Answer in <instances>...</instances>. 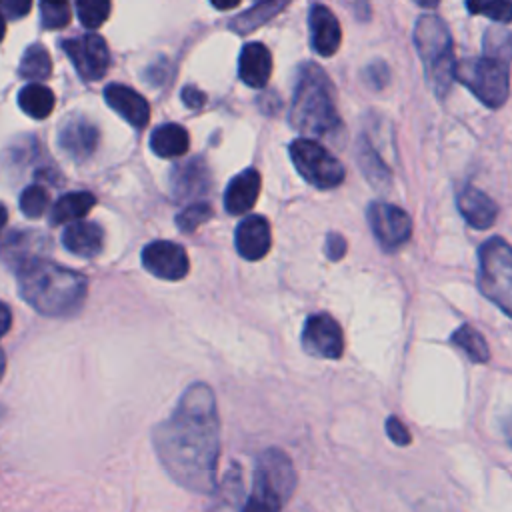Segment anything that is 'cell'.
Returning <instances> with one entry per match:
<instances>
[{
  "instance_id": "30",
  "label": "cell",
  "mask_w": 512,
  "mask_h": 512,
  "mask_svg": "<svg viewBox=\"0 0 512 512\" xmlns=\"http://www.w3.org/2000/svg\"><path fill=\"white\" fill-rule=\"evenodd\" d=\"M358 164L362 168V172L366 174V178L374 184V186H388L390 184V172L384 166L380 154L372 148L370 142H366L364 138L358 142Z\"/></svg>"
},
{
  "instance_id": "35",
  "label": "cell",
  "mask_w": 512,
  "mask_h": 512,
  "mask_svg": "<svg viewBox=\"0 0 512 512\" xmlns=\"http://www.w3.org/2000/svg\"><path fill=\"white\" fill-rule=\"evenodd\" d=\"M210 218H212V206L206 204V202H194V204L186 206L182 212H178L176 226L182 232L190 234V232H194L200 224H204Z\"/></svg>"
},
{
  "instance_id": "48",
  "label": "cell",
  "mask_w": 512,
  "mask_h": 512,
  "mask_svg": "<svg viewBox=\"0 0 512 512\" xmlns=\"http://www.w3.org/2000/svg\"><path fill=\"white\" fill-rule=\"evenodd\" d=\"M4 34H6V20H4V16L0 14V42L4 40Z\"/></svg>"
},
{
  "instance_id": "45",
  "label": "cell",
  "mask_w": 512,
  "mask_h": 512,
  "mask_svg": "<svg viewBox=\"0 0 512 512\" xmlns=\"http://www.w3.org/2000/svg\"><path fill=\"white\" fill-rule=\"evenodd\" d=\"M414 2L422 8H436L438 6V0H414Z\"/></svg>"
},
{
  "instance_id": "39",
  "label": "cell",
  "mask_w": 512,
  "mask_h": 512,
  "mask_svg": "<svg viewBox=\"0 0 512 512\" xmlns=\"http://www.w3.org/2000/svg\"><path fill=\"white\" fill-rule=\"evenodd\" d=\"M324 252L330 260H340L344 254H346V240L342 234L338 232H330L326 236V244H324Z\"/></svg>"
},
{
  "instance_id": "1",
  "label": "cell",
  "mask_w": 512,
  "mask_h": 512,
  "mask_svg": "<svg viewBox=\"0 0 512 512\" xmlns=\"http://www.w3.org/2000/svg\"><path fill=\"white\" fill-rule=\"evenodd\" d=\"M154 452L168 476L186 490L212 494L220 458V418L212 388L190 384L172 414L152 430Z\"/></svg>"
},
{
  "instance_id": "9",
  "label": "cell",
  "mask_w": 512,
  "mask_h": 512,
  "mask_svg": "<svg viewBox=\"0 0 512 512\" xmlns=\"http://www.w3.org/2000/svg\"><path fill=\"white\" fill-rule=\"evenodd\" d=\"M366 216L374 238L386 252L398 250L412 236V220L408 212L396 204L376 200L368 206Z\"/></svg>"
},
{
  "instance_id": "28",
  "label": "cell",
  "mask_w": 512,
  "mask_h": 512,
  "mask_svg": "<svg viewBox=\"0 0 512 512\" xmlns=\"http://www.w3.org/2000/svg\"><path fill=\"white\" fill-rule=\"evenodd\" d=\"M452 344L456 348H460L472 362L476 364H484L490 360V348H488V342L486 338L476 330L472 328L470 324H462L458 326L452 336H450Z\"/></svg>"
},
{
  "instance_id": "42",
  "label": "cell",
  "mask_w": 512,
  "mask_h": 512,
  "mask_svg": "<svg viewBox=\"0 0 512 512\" xmlns=\"http://www.w3.org/2000/svg\"><path fill=\"white\" fill-rule=\"evenodd\" d=\"M10 326H12V312H10L8 304H4L0 300V338L10 330Z\"/></svg>"
},
{
  "instance_id": "33",
  "label": "cell",
  "mask_w": 512,
  "mask_h": 512,
  "mask_svg": "<svg viewBox=\"0 0 512 512\" xmlns=\"http://www.w3.org/2000/svg\"><path fill=\"white\" fill-rule=\"evenodd\" d=\"M466 8L502 24L512 22V0H466Z\"/></svg>"
},
{
  "instance_id": "29",
  "label": "cell",
  "mask_w": 512,
  "mask_h": 512,
  "mask_svg": "<svg viewBox=\"0 0 512 512\" xmlns=\"http://www.w3.org/2000/svg\"><path fill=\"white\" fill-rule=\"evenodd\" d=\"M52 72V60L48 50L42 44H32L22 54L18 74L24 80H44Z\"/></svg>"
},
{
  "instance_id": "26",
  "label": "cell",
  "mask_w": 512,
  "mask_h": 512,
  "mask_svg": "<svg viewBox=\"0 0 512 512\" xmlns=\"http://www.w3.org/2000/svg\"><path fill=\"white\" fill-rule=\"evenodd\" d=\"M56 104V96L54 92L38 82L26 84L20 92H18V106L22 108V112H26L30 118L42 120L46 116H50V112L54 110Z\"/></svg>"
},
{
  "instance_id": "16",
  "label": "cell",
  "mask_w": 512,
  "mask_h": 512,
  "mask_svg": "<svg viewBox=\"0 0 512 512\" xmlns=\"http://www.w3.org/2000/svg\"><path fill=\"white\" fill-rule=\"evenodd\" d=\"M260 184H262V178H260L258 170H254V168H246L240 174H236L228 182L226 192H224L226 212L232 216L246 214L258 200Z\"/></svg>"
},
{
  "instance_id": "44",
  "label": "cell",
  "mask_w": 512,
  "mask_h": 512,
  "mask_svg": "<svg viewBox=\"0 0 512 512\" xmlns=\"http://www.w3.org/2000/svg\"><path fill=\"white\" fill-rule=\"evenodd\" d=\"M502 432H504L508 444L512 446V414H508V416L504 418V422H502Z\"/></svg>"
},
{
  "instance_id": "19",
  "label": "cell",
  "mask_w": 512,
  "mask_h": 512,
  "mask_svg": "<svg viewBox=\"0 0 512 512\" xmlns=\"http://www.w3.org/2000/svg\"><path fill=\"white\" fill-rule=\"evenodd\" d=\"M310 40L320 56H332L342 42L340 22L326 6H314L310 12Z\"/></svg>"
},
{
  "instance_id": "36",
  "label": "cell",
  "mask_w": 512,
  "mask_h": 512,
  "mask_svg": "<svg viewBox=\"0 0 512 512\" xmlns=\"http://www.w3.org/2000/svg\"><path fill=\"white\" fill-rule=\"evenodd\" d=\"M484 54L512 60V34L504 28H488L484 36Z\"/></svg>"
},
{
  "instance_id": "23",
  "label": "cell",
  "mask_w": 512,
  "mask_h": 512,
  "mask_svg": "<svg viewBox=\"0 0 512 512\" xmlns=\"http://www.w3.org/2000/svg\"><path fill=\"white\" fill-rule=\"evenodd\" d=\"M188 132L180 124H160L150 136V148L160 158H178L188 152Z\"/></svg>"
},
{
  "instance_id": "38",
  "label": "cell",
  "mask_w": 512,
  "mask_h": 512,
  "mask_svg": "<svg viewBox=\"0 0 512 512\" xmlns=\"http://www.w3.org/2000/svg\"><path fill=\"white\" fill-rule=\"evenodd\" d=\"M32 8V0H0V14L8 20H18L26 16Z\"/></svg>"
},
{
  "instance_id": "13",
  "label": "cell",
  "mask_w": 512,
  "mask_h": 512,
  "mask_svg": "<svg viewBox=\"0 0 512 512\" xmlns=\"http://www.w3.org/2000/svg\"><path fill=\"white\" fill-rule=\"evenodd\" d=\"M234 244L244 260H260L268 254L272 244L270 224L264 216H246L234 234Z\"/></svg>"
},
{
  "instance_id": "18",
  "label": "cell",
  "mask_w": 512,
  "mask_h": 512,
  "mask_svg": "<svg viewBox=\"0 0 512 512\" xmlns=\"http://www.w3.org/2000/svg\"><path fill=\"white\" fill-rule=\"evenodd\" d=\"M238 74L250 88H264L272 74V54L262 42H248L238 60Z\"/></svg>"
},
{
  "instance_id": "15",
  "label": "cell",
  "mask_w": 512,
  "mask_h": 512,
  "mask_svg": "<svg viewBox=\"0 0 512 512\" xmlns=\"http://www.w3.org/2000/svg\"><path fill=\"white\" fill-rule=\"evenodd\" d=\"M456 206L462 218L466 220L468 226L476 230H486L494 224L498 216V206L496 202L484 194L482 190L474 186H464L458 196H456Z\"/></svg>"
},
{
  "instance_id": "10",
  "label": "cell",
  "mask_w": 512,
  "mask_h": 512,
  "mask_svg": "<svg viewBox=\"0 0 512 512\" xmlns=\"http://www.w3.org/2000/svg\"><path fill=\"white\" fill-rule=\"evenodd\" d=\"M64 52L72 60L76 72L86 82L100 80L110 66V52L102 36L86 32L78 38H68L62 42Z\"/></svg>"
},
{
  "instance_id": "22",
  "label": "cell",
  "mask_w": 512,
  "mask_h": 512,
  "mask_svg": "<svg viewBox=\"0 0 512 512\" xmlns=\"http://www.w3.org/2000/svg\"><path fill=\"white\" fill-rule=\"evenodd\" d=\"M46 240L42 236H38L36 232L32 230H26V232H14L12 236H8L2 246H0V256L16 268H20L22 264H26L28 260L32 258H38L42 256L38 252V248H42Z\"/></svg>"
},
{
  "instance_id": "12",
  "label": "cell",
  "mask_w": 512,
  "mask_h": 512,
  "mask_svg": "<svg viewBox=\"0 0 512 512\" xmlns=\"http://www.w3.org/2000/svg\"><path fill=\"white\" fill-rule=\"evenodd\" d=\"M144 268L162 280H182L188 274L190 262L186 250L170 240H154L142 250Z\"/></svg>"
},
{
  "instance_id": "8",
  "label": "cell",
  "mask_w": 512,
  "mask_h": 512,
  "mask_svg": "<svg viewBox=\"0 0 512 512\" xmlns=\"http://www.w3.org/2000/svg\"><path fill=\"white\" fill-rule=\"evenodd\" d=\"M288 150L294 168L310 186L330 190L342 184L346 176L342 162L316 140L296 138Z\"/></svg>"
},
{
  "instance_id": "32",
  "label": "cell",
  "mask_w": 512,
  "mask_h": 512,
  "mask_svg": "<svg viewBox=\"0 0 512 512\" xmlns=\"http://www.w3.org/2000/svg\"><path fill=\"white\" fill-rule=\"evenodd\" d=\"M40 18L42 26L48 30H60L68 26L72 18L68 0H40Z\"/></svg>"
},
{
  "instance_id": "34",
  "label": "cell",
  "mask_w": 512,
  "mask_h": 512,
  "mask_svg": "<svg viewBox=\"0 0 512 512\" xmlns=\"http://www.w3.org/2000/svg\"><path fill=\"white\" fill-rule=\"evenodd\" d=\"M48 208V192L40 184L26 186L20 194V210L28 218H40Z\"/></svg>"
},
{
  "instance_id": "20",
  "label": "cell",
  "mask_w": 512,
  "mask_h": 512,
  "mask_svg": "<svg viewBox=\"0 0 512 512\" xmlns=\"http://www.w3.org/2000/svg\"><path fill=\"white\" fill-rule=\"evenodd\" d=\"M62 244L68 252L80 258H94L102 252L104 232L96 222L76 220L70 222L62 232Z\"/></svg>"
},
{
  "instance_id": "5",
  "label": "cell",
  "mask_w": 512,
  "mask_h": 512,
  "mask_svg": "<svg viewBox=\"0 0 512 512\" xmlns=\"http://www.w3.org/2000/svg\"><path fill=\"white\" fill-rule=\"evenodd\" d=\"M414 44L430 86L438 96H444L450 90L452 80H456V62L448 26L434 14L420 16L414 26Z\"/></svg>"
},
{
  "instance_id": "14",
  "label": "cell",
  "mask_w": 512,
  "mask_h": 512,
  "mask_svg": "<svg viewBox=\"0 0 512 512\" xmlns=\"http://www.w3.org/2000/svg\"><path fill=\"white\" fill-rule=\"evenodd\" d=\"M104 100L134 128H144L150 120V106L146 98L128 86L108 84L104 88Z\"/></svg>"
},
{
  "instance_id": "2",
  "label": "cell",
  "mask_w": 512,
  "mask_h": 512,
  "mask_svg": "<svg viewBox=\"0 0 512 512\" xmlns=\"http://www.w3.org/2000/svg\"><path fill=\"white\" fill-rule=\"evenodd\" d=\"M16 278L20 298L44 316H72L88 294L86 276L42 256L16 268Z\"/></svg>"
},
{
  "instance_id": "40",
  "label": "cell",
  "mask_w": 512,
  "mask_h": 512,
  "mask_svg": "<svg viewBox=\"0 0 512 512\" xmlns=\"http://www.w3.org/2000/svg\"><path fill=\"white\" fill-rule=\"evenodd\" d=\"M182 102H184L188 108H200V106L206 102V98H204V92H200L198 88L186 86V88L182 90Z\"/></svg>"
},
{
  "instance_id": "21",
  "label": "cell",
  "mask_w": 512,
  "mask_h": 512,
  "mask_svg": "<svg viewBox=\"0 0 512 512\" xmlns=\"http://www.w3.org/2000/svg\"><path fill=\"white\" fill-rule=\"evenodd\" d=\"M210 178L206 166L196 158L176 166L172 172V192L176 198H194L208 190Z\"/></svg>"
},
{
  "instance_id": "41",
  "label": "cell",
  "mask_w": 512,
  "mask_h": 512,
  "mask_svg": "<svg viewBox=\"0 0 512 512\" xmlns=\"http://www.w3.org/2000/svg\"><path fill=\"white\" fill-rule=\"evenodd\" d=\"M368 76H370L372 82H376V86H382L386 82V78H388V70H386V66L382 62H376V64H370Z\"/></svg>"
},
{
  "instance_id": "4",
  "label": "cell",
  "mask_w": 512,
  "mask_h": 512,
  "mask_svg": "<svg viewBox=\"0 0 512 512\" xmlns=\"http://www.w3.org/2000/svg\"><path fill=\"white\" fill-rule=\"evenodd\" d=\"M296 488L292 460L278 448H268L256 458L252 490L244 512H280Z\"/></svg>"
},
{
  "instance_id": "46",
  "label": "cell",
  "mask_w": 512,
  "mask_h": 512,
  "mask_svg": "<svg viewBox=\"0 0 512 512\" xmlns=\"http://www.w3.org/2000/svg\"><path fill=\"white\" fill-rule=\"evenodd\" d=\"M6 220H8L6 206H4V204H0V232H2V228H4V224H6Z\"/></svg>"
},
{
  "instance_id": "31",
  "label": "cell",
  "mask_w": 512,
  "mask_h": 512,
  "mask_svg": "<svg viewBox=\"0 0 512 512\" xmlns=\"http://www.w3.org/2000/svg\"><path fill=\"white\" fill-rule=\"evenodd\" d=\"M76 14L84 28H100L110 14V0H76Z\"/></svg>"
},
{
  "instance_id": "37",
  "label": "cell",
  "mask_w": 512,
  "mask_h": 512,
  "mask_svg": "<svg viewBox=\"0 0 512 512\" xmlns=\"http://www.w3.org/2000/svg\"><path fill=\"white\" fill-rule=\"evenodd\" d=\"M384 428H386L388 438H390L394 444H398V446H408V444L412 442L410 430L406 428V424H404L398 416H388Z\"/></svg>"
},
{
  "instance_id": "6",
  "label": "cell",
  "mask_w": 512,
  "mask_h": 512,
  "mask_svg": "<svg viewBox=\"0 0 512 512\" xmlns=\"http://www.w3.org/2000/svg\"><path fill=\"white\" fill-rule=\"evenodd\" d=\"M478 290L512 318V246L500 236L478 248Z\"/></svg>"
},
{
  "instance_id": "7",
  "label": "cell",
  "mask_w": 512,
  "mask_h": 512,
  "mask_svg": "<svg viewBox=\"0 0 512 512\" xmlns=\"http://www.w3.org/2000/svg\"><path fill=\"white\" fill-rule=\"evenodd\" d=\"M510 60L484 54L456 64L454 78L462 82L484 106L500 108L510 90Z\"/></svg>"
},
{
  "instance_id": "17",
  "label": "cell",
  "mask_w": 512,
  "mask_h": 512,
  "mask_svg": "<svg viewBox=\"0 0 512 512\" xmlns=\"http://www.w3.org/2000/svg\"><path fill=\"white\" fill-rule=\"evenodd\" d=\"M58 146L74 160H86L98 146V130L84 118L74 116L70 118L60 134Z\"/></svg>"
},
{
  "instance_id": "25",
  "label": "cell",
  "mask_w": 512,
  "mask_h": 512,
  "mask_svg": "<svg viewBox=\"0 0 512 512\" xmlns=\"http://www.w3.org/2000/svg\"><path fill=\"white\" fill-rule=\"evenodd\" d=\"M288 4H290V0H258L252 8H248L246 12H242L240 16H236V18L230 22V28H232L236 34L254 32L256 28H260L262 24H266L268 20H272L278 12H282Z\"/></svg>"
},
{
  "instance_id": "24",
  "label": "cell",
  "mask_w": 512,
  "mask_h": 512,
  "mask_svg": "<svg viewBox=\"0 0 512 512\" xmlns=\"http://www.w3.org/2000/svg\"><path fill=\"white\" fill-rule=\"evenodd\" d=\"M96 204V198L90 192H68L60 196L52 210H50V224H70L86 216L92 206Z\"/></svg>"
},
{
  "instance_id": "27",
  "label": "cell",
  "mask_w": 512,
  "mask_h": 512,
  "mask_svg": "<svg viewBox=\"0 0 512 512\" xmlns=\"http://www.w3.org/2000/svg\"><path fill=\"white\" fill-rule=\"evenodd\" d=\"M214 494H216L214 512H244L248 496L244 494V484L238 468L230 470L224 476L222 484L216 486Z\"/></svg>"
},
{
  "instance_id": "47",
  "label": "cell",
  "mask_w": 512,
  "mask_h": 512,
  "mask_svg": "<svg viewBox=\"0 0 512 512\" xmlns=\"http://www.w3.org/2000/svg\"><path fill=\"white\" fill-rule=\"evenodd\" d=\"M4 370H6V356H4V350L0 348V380L4 376Z\"/></svg>"
},
{
  "instance_id": "3",
  "label": "cell",
  "mask_w": 512,
  "mask_h": 512,
  "mask_svg": "<svg viewBox=\"0 0 512 512\" xmlns=\"http://www.w3.org/2000/svg\"><path fill=\"white\" fill-rule=\"evenodd\" d=\"M290 124L304 136H324L340 126L334 88L322 68L308 62L298 72Z\"/></svg>"
},
{
  "instance_id": "11",
  "label": "cell",
  "mask_w": 512,
  "mask_h": 512,
  "mask_svg": "<svg viewBox=\"0 0 512 512\" xmlns=\"http://www.w3.org/2000/svg\"><path fill=\"white\" fill-rule=\"evenodd\" d=\"M302 348L318 358L338 360L344 352V334L340 324L326 312L310 314L302 326Z\"/></svg>"
},
{
  "instance_id": "43",
  "label": "cell",
  "mask_w": 512,
  "mask_h": 512,
  "mask_svg": "<svg viewBox=\"0 0 512 512\" xmlns=\"http://www.w3.org/2000/svg\"><path fill=\"white\" fill-rule=\"evenodd\" d=\"M210 2H212V6L218 8V10H230V8H234V6L240 4V0H210Z\"/></svg>"
}]
</instances>
